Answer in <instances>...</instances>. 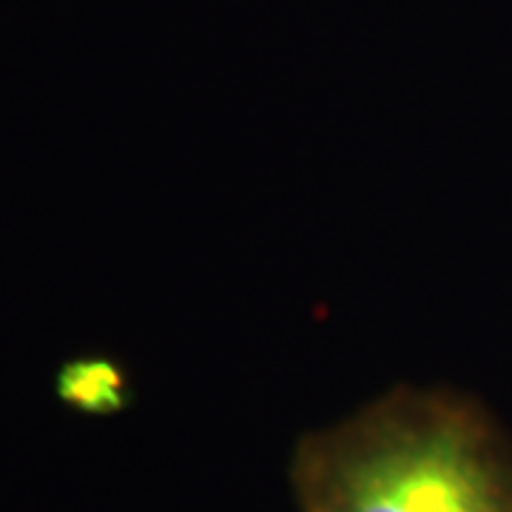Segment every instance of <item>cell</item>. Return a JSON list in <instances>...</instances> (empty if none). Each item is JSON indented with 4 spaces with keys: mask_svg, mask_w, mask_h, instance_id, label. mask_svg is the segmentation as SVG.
<instances>
[{
    "mask_svg": "<svg viewBox=\"0 0 512 512\" xmlns=\"http://www.w3.org/2000/svg\"><path fill=\"white\" fill-rule=\"evenodd\" d=\"M55 396L80 416H120L134 404V387L123 362L106 353H80L55 373Z\"/></svg>",
    "mask_w": 512,
    "mask_h": 512,
    "instance_id": "2",
    "label": "cell"
},
{
    "mask_svg": "<svg viewBox=\"0 0 512 512\" xmlns=\"http://www.w3.org/2000/svg\"><path fill=\"white\" fill-rule=\"evenodd\" d=\"M299 512H512V458L476 404L402 384L305 433Z\"/></svg>",
    "mask_w": 512,
    "mask_h": 512,
    "instance_id": "1",
    "label": "cell"
}]
</instances>
